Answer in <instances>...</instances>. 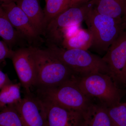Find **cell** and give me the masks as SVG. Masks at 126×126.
I'll return each mask as SVG.
<instances>
[{"mask_svg": "<svg viewBox=\"0 0 126 126\" xmlns=\"http://www.w3.org/2000/svg\"><path fill=\"white\" fill-rule=\"evenodd\" d=\"M35 63L36 90L52 87L77 77L48 48L30 47Z\"/></svg>", "mask_w": 126, "mask_h": 126, "instance_id": "6da1fadb", "label": "cell"}, {"mask_svg": "<svg viewBox=\"0 0 126 126\" xmlns=\"http://www.w3.org/2000/svg\"><path fill=\"white\" fill-rule=\"evenodd\" d=\"M21 83L10 84L0 91V108L1 110L8 106H14L20 101Z\"/></svg>", "mask_w": 126, "mask_h": 126, "instance_id": "e0dca14e", "label": "cell"}, {"mask_svg": "<svg viewBox=\"0 0 126 126\" xmlns=\"http://www.w3.org/2000/svg\"><path fill=\"white\" fill-rule=\"evenodd\" d=\"M92 43V36L88 30L83 29L81 25H75L65 31L60 46L66 49L88 50Z\"/></svg>", "mask_w": 126, "mask_h": 126, "instance_id": "7c38bea8", "label": "cell"}, {"mask_svg": "<svg viewBox=\"0 0 126 126\" xmlns=\"http://www.w3.org/2000/svg\"><path fill=\"white\" fill-rule=\"evenodd\" d=\"M77 82L79 88L89 98L107 108L121 103L122 90L116 86L109 75L94 72L77 77Z\"/></svg>", "mask_w": 126, "mask_h": 126, "instance_id": "3957f363", "label": "cell"}, {"mask_svg": "<svg viewBox=\"0 0 126 126\" xmlns=\"http://www.w3.org/2000/svg\"><path fill=\"white\" fill-rule=\"evenodd\" d=\"M84 21L93 37L90 48L99 54H105L125 28L124 20L100 14L93 5L88 12Z\"/></svg>", "mask_w": 126, "mask_h": 126, "instance_id": "7a4b0ae2", "label": "cell"}, {"mask_svg": "<svg viewBox=\"0 0 126 126\" xmlns=\"http://www.w3.org/2000/svg\"><path fill=\"white\" fill-rule=\"evenodd\" d=\"M24 126H46V113L43 100L32 93L26 94L14 105Z\"/></svg>", "mask_w": 126, "mask_h": 126, "instance_id": "ba28073f", "label": "cell"}, {"mask_svg": "<svg viewBox=\"0 0 126 126\" xmlns=\"http://www.w3.org/2000/svg\"><path fill=\"white\" fill-rule=\"evenodd\" d=\"M14 50L4 41H0V63L7 58H11Z\"/></svg>", "mask_w": 126, "mask_h": 126, "instance_id": "44dd1931", "label": "cell"}, {"mask_svg": "<svg viewBox=\"0 0 126 126\" xmlns=\"http://www.w3.org/2000/svg\"><path fill=\"white\" fill-rule=\"evenodd\" d=\"M94 7L102 15L124 20L126 0H92Z\"/></svg>", "mask_w": 126, "mask_h": 126, "instance_id": "9a60e30c", "label": "cell"}, {"mask_svg": "<svg viewBox=\"0 0 126 126\" xmlns=\"http://www.w3.org/2000/svg\"><path fill=\"white\" fill-rule=\"evenodd\" d=\"M0 5L10 22L20 35L31 40L39 36L27 16L16 2L2 3Z\"/></svg>", "mask_w": 126, "mask_h": 126, "instance_id": "8fae6325", "label": "cell"}, {"mask_svg": "<svg viewBox=\"0 0 126 126\" xmlns=\"http://www.w3.org/2000/svg\"><path fill=\"white\" fill-rule=\"evenodd\" d=\"M16 3L27 16L39 34L44 33L45 27L44 12L39 0H17Z\"/></svg>", "mask_w": 126, "mask_h": 126, "instance_id": "4fadbf2b", "label": "cell"}, {"mask_svg": "<svg viewBox=\"0 0 126 126\" xmlns=\"http://www.w3.org/2000/svg\"><path fill=\"white\" fill-rule=\"evenodd\" d=\"M17 0H0V4L2 3H6L11 2H16Z\"/></svg>", "mask_w": 126, "mask_h": 126, "instance_id": "cb8c5ba5", "label": "cell"}, {"mask_svg": "<svg viewBox=\"0 0 126 126\" xmlns=\"http://www.w3.org/2000/svg\"><path fill=\"white\" fill-rule=\"evenodd\" d=\"M77 77L57 86L36 90L35 94L64 108L83 113L93 101L79 88Z\"/></svg>", "mask_w": 126, "mask_h": 126, "instance_id": "277c9868", "label": "cell"}, {"mask_svg": "<svg viewBox=\"0 0 126 126\" xmlns=\"http://www.w3.org/2000/svg\"><path fill=\"white\" fill-rule=\"evenodd\" d=\"M19 35L0 5V36L12 49L17 42Z\"/></svg>", "mask_w": 126, "mask_h": 126, "instance_id": "2e32d148", "label": "cell"}, {"mask_svg": "<svg viewBox=\"0 0 126 126\" xmlns=\"http://www.w3.org/2000/svg\"><path fill=\"white\" fill-rule=\"evenodd\" d=\"M102 58L114 83L122 90L126 87V27Z\"/></svg>", "mask_w": 126, "mask_h": 126, "instance_id": "52a82bcc", "label": "cell"}, {"mask_svg": "<svg viewBox=\"0 0 126 126\" xmlns=\"http://www.w3.org/2000/svg\"><path fill=\"white\" fill-rule=\"evenodd\" d=\"M42 99L46 113V126H84L83 113L69 110Z\"/></svg>", "mask_w": 126, "mask_h": 126, "instance_id": "30bf717a", "label": "cell"}, {"mask_svg": "<svg viewBox=\"0 0 126 126\" xmlns=\"http://www.w3.org/2000/svg\"><path fill=\"white\" fill-rule=\"evenodd\" d=\"M84 126H111L107 108L93 101L83 113Z\"/></svg>", "mask_w": 126, "mask_h": 126, "instance_id": "5bb4252c", "label": "cell"}, {"mask_svg": "<svg viewBox=\"0 0 126 126\" xmlns=\"http://www.w3.org/2000/svg\"><path fill=\"white\" fill-rule=\"evenodd\" d=\"M1 108H0V111H1Z\"/></svg>", "mask_w": 126, "mask_h": 126, "instance_id": "4316f807", "label": "cell"}, {"mask_svg": "<svg viewBox=\"0 0 126 126\" xmlns=\"http://www.w3.org/2000/svg\"><path fill=\"white\" fill-rule=\"evenodd\" d=\"M93 5L91 1L73 6L51 21L45 31L51 45L60 46L65 31L73 26L81 25Z\"/></svg>", "mask_w": 126, "mask_h": 126, "instance_id": "8992f818", "label": "cell"}, {"mask_svg": "<svg viewBox=\"0 0 126 126\" xmlns=\"http://www.w3.org/2000/svg\"><path fill=\"white\" fill-rule=\"evenodd\" d=\"M125 27H126V21L125 22Z\"/></svg>", "mask_w": 126, "mask_h": 126, "instance_id": "484cf974", "label": "cell"}, {"mask_svg": "<svg viewBox=\"0 0 126 126\" xmlns=\"http://www.w3.org/2000/svg\"><path fill=\"white\" fill-rule=\"evenodd\" d=\"M92 0H71V6L76 5L91 1Z\"/></svg>", "mask_w": 126, "mask_h": 126, "instance_id": "603a6c76", "label": "cell"}, {"mask_svg": "<svg viewBox=\"0 0 126 126\" xmlns=\"http://www.w3.org/2000/svg\"><path fill=\"white\" fill-rule=\"evenodd\" d=\"M48 49L78 77L94 72L109 75L102 58L88 50L66 49L54 45H50Z\"/></svg>", "mask_w": 126, "mask_h": 126, "instance_id": "5b68a950", "label": "cell"}, {"mask_svg": "<svg viewBox=\"0 0 126 126\" xmlns=\"http://www.w3.org/2000/svg\"><path fill=\"white\" fill-rule=\"evenodd\" d=\"M124 21H126V15H125V16H124Z\"/></svg>", "mask_w": 126, "mask_h": 126, "instance_id": "d4e9b609", "label": "cell"}, {"mask_svg": "<svg viewBox=\"0 0 126 126\" xmlns=\"http://www.w3.org/2000/svg\"><path fill=\"white\" fill-rule=\"evenodd\" d=\"M0 126H24L15 106H7L0 111Z\"/></svg>", "mask_w": 126, "mask_h": 126, "instance_id": "d6986e66", "label": "cell"}, {"mask_svg": "<svg viewBox=\"0 0 126 126\" xmlns=\"http://www.w3.org/2000/svg\"><path fill=\"white\" fill-rule=\"evenodd\" d=\"M111 126H126V102L107 108Z\"/></svg>", "mask_w": 126, "mask_h": 126, "instance_id": "ffe728a7", "label": "cell"}, {"mask_svg": "<svg viewBox=\"0 0 126 126\" xmlns=\"http://www.w3.org/2000/svg\"><path fill=\"white\" fill-rule=\"evenodd\" d=\"M12 83L8 75L0 69V90L5 86Z\"/></svg>", "mask_w": 126, "mask_h": 126, "instance_id": "7402d4cb", "label": "cell"}, {"mask_svg": "<svg viewBox=\"0 0 126 126\" xmlns=\"http://www.w3.org/2000/svg\"><path fill=\"white\" fill-rule=\"evenodd\" d=\"M11 59L21 84L26 94L31 93L36 81V69L30 48H23L14 51Z\"/></svg>", "mask_w": 126, "mask_h": 126, "instance_id": "9c48e42d", "label": "cell"}, {"mask_svg": "<svg viewBox=\"0 0 126 126\" xmlns=\"http://www.w3.org/2000/svg\"><path fill=\"white\" fill-rule=\"evenodd\" d=\"M45 0L46 4L43 12L46 30L47 25L51 21L71 7V0Z\"/></svg>", "mask_w": 126, "mask_h": 126, "instance_id": "ac0fdd59", "label": "cell"}]
</instances>
